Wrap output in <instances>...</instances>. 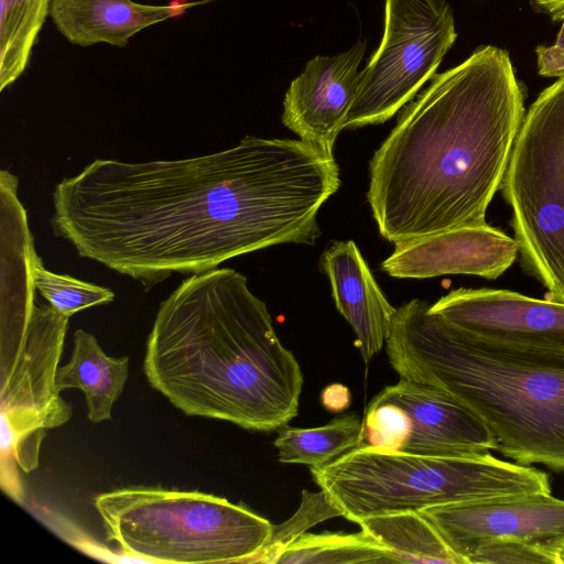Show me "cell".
I'll return each mask as SVG.
<instances>
[{
  "mask_svg": "<svg viewBox=\"0 0 564 564\" xmlns=\"http://www.w3.org/2000/svg\"><path fill=\"white\" fill-rule=\"evenodd\" d=\"M129 377V358L108 356L97 338L84 329L74 333L69 361L57 368L55 388L79 389L84 392L87 416L93 423L111 419L112 408Z\"/></svg>",
  "mask_w": 564,
  "mask_h": 564,
  "instance_id": "ac0fdd59",
  "label": "cell"
},
{
  "mask_svg": "<svg viewBox=\"0 0 564 564\" xmlns=\"http://www.w3.org/2000/svg\"><path fill=\"white\" fill-rule=\"evenodd\" d=\"M107 540L151 563H253L273 524L200 491L130 487L95 498Z\"/></svg>",
  "mask_w": 564,
  "mask_h": 564,
  "instance_id": "8992f818",
  "label": "cell"
},
{
  "mask_svg": "<svg viewBox=\"0 0 564 564\" xmlns=\"http://www.w3.org/2000/svg\"><path fill=\"white\" fill-rule=\"evenodd\" d=\"M68 319L35 304L23 329L0 334L1 485L17 501L23 492L15 464L24 473L35 469L46 431L72 416L55 388Z\"/></svg>",
  "mask_w": 564,
  "mask_h": 564,
  "instance_id": "ba28073f",
  "label": "cell"
},
{
  "mask_svg": "<svg viewBox=\"0 0 564 564\" xmlns=\"http://www.w3.org/2000/svg\"><path fill=\"white\" fill-rule=\"evenodd\" d=\"M561 31L552 46L536 48L539 74L546 77L564 76V18Z\"/></svg>",
  "mask_w": 564,
  "mask_h": 564,
  "instance_id": "484cf974",
  "label": "cell"
},
{
  "mask_svg": "<svg viewBox=\"0 0 564 564\" xmlns=\"http://www.w3.org/2000/svg\"><path fill=\"white\" fill-rule=\"evenodd\" d=\"M413 299L386 341L400 378L440 388L488 426L516 463L564 471V354L495 347L457 330Z\"/></svg>",
  "mask_w": 564,
  "mask_h": 564,
  "instance_id": "277c9868",
  "label": "cell"
},
{
  "mask_svg": "<svg viewBox=\"0 0 564 564\" xmlns=\"http://www.w3.org/2000/svg\"><path fill=\"white\" fill-rule=\"evenodd\" d=\"M420 513L464 564L494 541H525L558 556L564 543V500L551 492L467 500L430 507Z\"/></svg>",
  "mask_w": 564,
  "mask_h": 564,
  "instance_id": "30bf717a",
  "label": "cell"
},
{
  "mask_svg": "<svg viewBox=\"0 0 564 564\" xmlns=\"http://www.w3.org/2000/svg\"><path fill=\"white\" fill-rule=\"evenodd\" d=\"M357 524L389 549L397 563L464 564L419 511L372 516Z\"/></svg>",
  "mask_w": 564,
  "mask_h": 564,
  "instance_id": "d6986e66",
  "label": "cell"
},
{
  "mask_svg": "<svg viewBox=\"0 0 564 564\" xmlns=\"http://www.w3.org/2000/svg\"><path fill=\"white\" fill-rule=\"evenodd\" d=\"M517 241L487 225L459 227L394 246L380 264L398 279L471 274L497 279L516 260Z\"/></svg>",
  "mask_w": 564,
  "mask_h": 564,
  "instance_id": "5bb4252c",
  "label": "cell"
},
{
  "mask_svg": "<svg viewBox=\"0 0 564 564\" xmlns=\"http://www.w3.org/2000/svg\"><path fill=\"white\" fill-rule=\"evenodd\" d=\"M430 311L463 334L490 346L564 354V302L495 289H458Z\"/></svg>",
  "mask_w": 564,
  "mask_h": 564,
  "instance_id": "8fae6325",
  "label": "cell"
},
{
  "mask_svg": "<svg viewBox=\"0 0 564 564\" xmlns=\"http://www.w3.org/2000/svg\"><path fill=\"white\" fill-rule=\"evenodd\" d=\"M456 36L445 0H386L383 36L359 72L346 128L379 124L401 110L435 74Z\"/></svg>",
  "mask_w": 564,
  "mask_h": 564,
  "instance_id": "9c48e42d",
  "label": "cell"
},
{
  "mask_svg": "<svg viewBox=\"0 0 564 564\" xmlns=\"http://www.w3.org/2000/svg\"><path fill=\"white\" fill-rule=\"evenodd\" d=\"M173 14L172 7L133 0H53L50 9L56 30L80 47L100 43L124 47L137 33Z\"/></svg>",
  "mask_w": 564,
  "mask_h": 564,
  "instance_id": "e0dca14e",
  "label": "cell"
},
{
  "mask_svg": "<svg viewBox=\"0 0 564 564\" xmlns=\"http://www.w3.org/2000/svg\"><path fill=\"white\" fill-rule=\"evenodd\" d=\"M390 403L408 419V436L400 452L432 456L485 454L497 443L485 422L448 392L400 378L369 404Z\"/></svg>",
  "mask_w": 564,
  "mask_h": 564,
  "instance_id": "7c38bea8",
  "label": "cell"
},
{
  "mask_svg": "<svg viewBox=\"0 0 564 564\" xmlns=\"http://www.w3.org/2000/svg\"><path fill=\"white\" fill-rule=\"evenodd\" d=\"M311 474L343 517L356 523L467 500L551 492L544 471L489 453L432 456L360 446L311 467Z\"/></svg>",
  "mask_w": 564,
  "mask_h": 564,
  "instance_id": "5b68a950",
  "label": "cell"
},
{
  "mask_svg": "<svg viewBox=\"0 0 564 564\" xmlns=\"http://www.w3.org/2000/svg\"><path fill=\"white\" fill-rule=\"evenodd\" d=\"M339 186L333 154L247 135L191 159L95 160L56 185L51 224L80 257L148 290L270 246L314 245L317 213Z\"/></svg>",
  "mask_w": 564,
  "mask_h": 564,
  "instance_id": "6da1fadb",
  "label": "cell"
},
{
  "mask_svg": "<svg viewBox=\"0 0 564 564\" xmlns=\"http://www.w3.org/2000/svg\"><path fill=\"white\" fill-rule=\"evenodd\" d=\"M366 41L334 56H316L291 83L283 101V124L301 140L333 154L346 128L357 87Z\"/></svg>",
  "mask_w": 564,
  "mask_h": 564,
  "instance_id": "4fadbf2b",
  "label": "cell"
},
{
  "mask_svg": "<svg viewBox=\"0 0 564 564\" xmlns=\"http://www.w3.org/2000/svg\"><path fill=\"white\" fill-rule=\"evenodd\" d=\"M533 7L555 21L564 18V0H531Z\"/></svg>",
  "mask_w": 564,
  "mask_h": 564,
  "instance_id": "83f0119b",
  "label": "cell"
},
{
  "mask_svg": "<svg viewBox=\"0 0 564 564\" xmlns=\"http://www.w3.org/2000/svg\"><path fill=\"white\" fill-rule=\"evenodd\" d=\"M560 558H561V564H564V543L560 549Z\"/></svg>",
  "mask_w": 564,
  "mask_h": 564,
  "instance_id": "f1b7e54d",
  "label": "cell"
},
{
  "mask_svg": "<svg viewBox=\"0 0 564 564\" xmlns=\"http://www.w3.org/2000/svg\"><path fill=\"white\" fill-rule=\"evenodd\" d=\"M53 0H0V91L26 69Z\"/></svg>",
  "mask_w": 564,
  "mask_h": 564,
  "instance_id": "44dd1931",
  "label": "cell"
},
{
  "mask_svg": "<svg viewBox=\"0 0 564 564\" xmlns=\"http://www.w3.org/2000/svg\"><path fill=\"white\" fill-rule=\"evenodd\" d=\"M508 53L495 46L434 74L369 163L367 200L394 246L486 224L523 117Z\"/></svg>",
  "mask_w": 564,
  "mask_h": 564,
  "instance_id": "7a4b0ae2",
  "label": "cell"
},
{
  "mask_svg": "<svg viewBox=\"0 0 564 564\" xmlns=\"http://www.w3.org/2000/svg\"><path fill=\"white\" fill-rule=\"evenodd\" d=\"M143 369L186 415L259 432L297 415L304 382L264 302L230 268L192 274L161 302Z\"/></svg>",
  "mask_w": 564,
  "mask_h": 564,
  "instance_id": "3957f363",
  "label": "cell"
},
{
  "mask_svg": "<svg viewBox=\"0 0 564 564\" xmlns=\"http://www.w3.org/2000/svg\"><path fill=\"white\" fill-rule=\"evenodd\" d=\"M32 274L35 289L66 317L115 299L110 289L48 271L36 252L32 260Z\"/></svg>",
  "mask_w": 564,
  "mask_h": 564,
  "instance_id": "603a6c76",
  "label": "cell"
},
{
  "mask_svg": "<svg viewBox=\"0 0 564 564\" xmlns=\"http://www.w3.org/2000/svg\"><path fill=\"white\" fill-rule=\"evenodd\" d=\"M319 264L329 280L337 311L351 326L364 361L369 362L386 345L397 308L388 302L352 240L332 241Z\"/></svg>",
  "mask_w": 564,
  "mask_h": 564,
  "instance_id": "9a60e30c",
  "label": "cell"
},
{
  "mask_svg": "<svg viewBox=\"0 0 564 564\" xmlns=\"http://www.w3.org/2000/svg\"><path fill=\"white\" fill-rule=\"evenodd\" d=\"M479 563L561 564V560L558 554L539 545L519 540H502L482 545L468 560V564Z\"/></svg>",
  "mask_w": 564,
  "mask_h": 564,
  "instance_id": "d4e9b609",
  "label": "cell"
},
{
  "mask_svg": "<svg viewBox=\"0 0 564 564\" xmlns=\"http://www.w3.org/2000/svg\"><path fill=\"white\" fill-rule=\"evenodd\" d=\"M362 431L364 420L352 412L317 427L286 424L278 430L273 444L280 463L321 467L361 446Z\"/></svg>",
  "mask_w": 564,
  "mask_h": 564,
  "instance_id": "ffe728a7",
  "label": "cell"
},
{
  "mask_svg": "<svg viewBox=\"0 0 564 564\" xmlns=\"http://www.w3.org/2000/svg\"><path fill=\"white\" fill-rule=\"evenodd\" d=\"M0 330L23 327L35 306L32 260L36 252L24 207L18 199V177L2 170Z\"/></svg>",
  "mask_w": 564,
  "mask_h": 564,
  "instance_id": "2e32d148",
  "label": "cell"
},
{
  "mask_svg": "<svg viewBox=\"0 0 564 564\" xmlns=\"http://www.w3.org/2000/svg\"><path fill=\"white\" fill-rule=\"evenodd\" d=\"M501 189L524 267L564 302V76L524 115Z\"/></svg>",
  "mask_w": 564,
  "mask_h": 564,
  "instance_id": "52a82bcc",
  "label": "cell"
},
{
  "mask_svg": "<svg viewBox=\"0 0 564 564\" xmlns=\"http://www.w3.org/2000/svg\"><path fill=\"white\" fill-rule=\"evenodd\" d=\"M321 402L328 411L341 412L346 410L350 403V392L347 387L334 383L323 390Z\"/></svg>",
  "mask_w": 564,
  "mask_h": 564,
  "instance_id": "4316f807",
  "label": "cell"
},
{
  "mask_svg": "<svg viewBox=\"0 0 564 564\" xmlns=\"http://www.w3.org/2000/svg\"><path fill=\"white\" fill-rule=\"evenodd\" d=\"M343 517L339 508L327 492L302 491V500L296 512L286 521L273 525L269 540L257 554L253 563L275 564L279 555L305 531L330 518Z\"/></svg>",
  "mask_w": 564,
  "mask_h": 564,
  "instance_id": "cb8c5ba5",
  "label": "cell"
},
{
  "mask_svg": "<svg viewBox=\"0 0 564 564\" xmlns=\"http://www.w3.org/2000/svg\"><path fill=\"white\" fill-rule=\"evenodd\" d=\"M397 563L392 552L364 532L304 533L276 558L275 564Z\"/></svg>",
  "mask_w": 564,
  "mask_h": 564,
  "instance_id": "7402d4cb",
  "label": "cell"
}]
</instances>
